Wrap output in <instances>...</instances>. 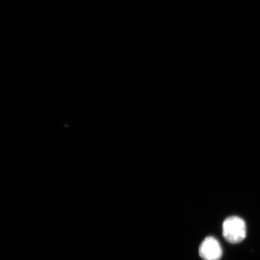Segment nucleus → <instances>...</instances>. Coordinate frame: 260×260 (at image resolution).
Instances as JSON below:
<instances>
[{
  "mask_svg": "<svg viewBox=\"0 0 260 260\" xmlns=\"http://www.w3.org/2000/svg\"><path fill=\"white\" fill-rule=\"evenodd\" d=\"M199 253L204 260H219L222 249L218 241L213 237H208L201 244Z\"/></svg>",
  "mask_w": 260,
  "mask_h": 260,
  "instance_id": "obj_2",
  "label": "nucleus"
},
{
  "mask_svg": "<svg viewBox=\"0 0 260 260\" xmlns=\"http://www.w3.org/2000/svg\"><path fill=\"white\" fill-rule=\"evenodd\" d=\"M223 235L228 242L236 244L243 241L246 236L245 221L237 216H231L224 221Z\"/></svg>",
  "mask_w": 260,
  "mask_h": 260,
  "instance_id": "obj_1",
  "label": "nucleus"
}]
</instances>
